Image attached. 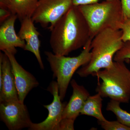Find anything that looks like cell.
<instances>
[{"label":"cell","instance_id":"cell-1","mask_svg":"<svg viewBox=\"0 0 130 130\" xmlns=\"http://www.w3.org/2000/svg\"><path fill=\"white\" fill-rule=\"evenodd\" d=\"M50 31L53 53L60 56L83 48L91 38L86 20L78 7L73 5Z\"/></svg>","mask_w":130,"mask_h":130},{"label":"cell","instance_id":"cell-2","mask_svg":"<svg viewBox=\"0 0 130 130\" xmlns=\"http://www.w3.org/2000/svg\"><path fill=\"white\" fill-rule=\"evenodd\" d=\"M121 36V30L107 29L94 37L91 44L90 60L77 71L79 76L85 77L111 66L115 55L124 44Z\"/></svg>","mask_w":130,"mask_h":130},{"label":"cell","instance_id":"cell-3","mask_svg":"<svg viewBox=\"0 0 130 130\" xmlns=\"http://www.w3.org/2000/svg\"><path fill=\"white\" fill-rule=\"evenodd\" d=\"M78 7L88 25L91 38L106 29L120 30L124 20L120 0L102 1Z\"/></svg>","mask_w":130,"mask_h":130},{"label":"cell","instance_id":"cell-4","mask_svg":"<svg viewBox=\"0 0 130 130\" xmlns=\"http://www.w3.org/2000/svg\"><path fill=\"white\" fill-rule=\"evenodd\" d=\"M101 79L96 91L103 98H109L120 103H128L130 100V71L124 61H114L108 68L92 75Z\"/></svg>","mask_w":130,"mask_h":130},{"label":"cell","instance_id":"cell-5","mask_svg":"<svg viewBox=\"0 0 130 130\" xmlns=\"http://www.w3.org/2000/svg\"><path fill=\"white\" fill-rule=\"evenodd\" d=\"M91 38L84 46L79 55L74 57L56 55L49 51H45L47 60L49 63L53 77L57 79L59 92L61 101L66 96L69 84L75 72L81 67L87 64L91 59Z\"/></svg>","mask_w":130,"mask_h":130},{"label":"cell","instance_id":"cell-6","mask_svg":"<svg viewBox=\"0 0 130 130\" xmlns=\"http://www.w3.org/2000/svg\"><path fill=\"white\" fill-rule=\"evenodd\" d=\"M72 6V0H38L32 20L50 30Z\"/></svg>","mask_w":130,"mask_h":130},{"label":"cell","instance_id":"cell-7","mask_svg":"<svg viewBox=\"0 0 130 130\" xmlns=\"http://www.w3.org/2000/svg\"><path fill=\"white\" fill-rule=\"evenodd\" d=\"M0 118L10 130L29 128L32 123L27 107L19 100L0 103Z\"/></svg>","mask_w":130,"mask_h":130},{"label":"cell","instance_id":"cell-8","mask_svg":"<svg viewBox=\"0 0 130 130\" xmlns=\"http://www.w3.org/2000/svg\"><path fill=\"white\" fill-rule=\"evenodd\" d=\"M47 90L53 96V100L51 104L43 106L48 111L47 117L41 123H32L29 130H59L63 119V110L67 104L61 102L57 81H52L48 88Z\"/></svg>","mask_w":130,"mask_h":130},{"label":"cell","instance_id":"cell-9","mask_svg":"<svg viewBox=\"0 0 130 130\" xmlns=\"http://www.w3.org/2000/svg\"><path fill=\"white\" fill-rule=\"evenodd\" d=\"M3 52L9 58L11 64L19 100L20 102L24 103L28 93L32 89L39 85V82L33 75L19 64L15 58V55L7 51Z\"/></svg>","mask_w":130,"mask_h":130},{"label":"cell","instance_id":"cell-10","mask_svg":"<svg viewBox=\"0 0 130 130\" xmlns=\"http://www.w3.org/2000/svg\"><path fill=\"white\" fill-rule=\"evenodd\" d=\"M2 78L0 83V103L19 100L11 62L5 53H0Z\"/></svg>","mask_w":130,"mask_h":130},{"label":"cell","instance_id":"cell-11","mask_svg":"<svg viewBox=\"0 0 130 130\" xmlns=\"http://www.w3.org/2000/svg\"><path fill=\"white\" fill-rule=\"evenodd\" d=\"M18 18L16 14L11 17L1 25L0 27V50L15 55L16 48H24L26 43L16 34L14 24Z\"/></svg>","mask_w":130,"mask_h":130},{"label":"cell","instance_id":"cell-12","mask_svg":"<svg viewBox=\"0 0 130 130\" xmlns=\"http://www.w3.org/2000/svg\"><path fill=\"white\" fill-rule=\"evenodd\" d=\"M21 22V26L18 35L25 42L24 50L30 51L34 54L40 67L42 70H44V65L40 54V32L35 27L32 18L24 19Z\"/></svg>","mask_w":130,"mask_h":130},{"label":"cell","instance_id":"cell-13","mask_svg":"<svg viewBox=\"0 0 130 130\" xmlns=\"http://www.w3.org/2000/svg\"><path fill=\"white\" fill-rule=\"evenodd\" d=\"M70 83L73 89L72 94L64 108L62 117L63 119L75 121L80 114L86 100L90 95L85 88L78 85L75 79H72Z\"/></svg>","mask_w":130,"mask_h":130},{"label":"cell","instance_id":"cell-14","mask_svg":"<svg viewBox=\"0 0 130 130\" xmlns=\"http://www.w3.org/2000/svg\"><path fill=\"white\" fill-rule=\"evenodd\" d=\"M38 0H12L9 10L16 14L20 21L32 18L37 7Z\"/></svg>","mask_w":130,"mask_h":130},{"label":"cell","instance_id":"cell-15","mask_svg":"<svg viewBox=\"0 0 130 130\" xmlns=\"http://www.w3.org/2000/svg\"><path fill=\"white\" fill-rule=\"evenodd\" d=\"M99 93L89 96L81 110L80 115L92 116L99 121L107 120L102 111L103 99Z\"/></svg>","mask_w":130,"mask_h":130},{"label":"cell","instance_id":"cell-16","mask_svg":"<svg viewBox=\"0 0 130 130\" xmlns=\"http://www.w3.org/2000/svg\"><path fill=\"white\" fill-rule=\"evenodd\" d=\"M120 103L111 100L108 103L106 110L112 112L116 115L118 121L130 128V113L121 108Z\"/></svg>","mask_w":130,"mask_h":130},{"label":"cell","instance_id":"cell-17","mask_svg":"<svg viewBox=\"0 0 130 130\" xmlns=\"http://www.w3.org/2000/svg\"><path fill=\"white\" fill-rule=\"evenodd\" d=\"M130 60V41L124 42L123 46L114 57V61H124Z\"/></svg>","mask_w":130,"mask_h":130},{"label":"cell","instance_id":"cell-18","mask_svg":"<svg viewBox=\"0 0 130 130\" xmlns=\"http://www.w3.org/2000/svg\"><path fill=\"white\" fill-rule=\"evenodd\" d=\"M99 124L105 130H130V128L121 124L118 121H98Z\"/></svg>","mask_w":130,"mask_h":130},{"label":"cell","instance_id":"cell-19","mask_svg":"<svg viewBox=\"0 0 130 130\" xmlns=\"http://www.w3.org/2000/svg\"><path fill=\"white\" fill-rule=\"evenodd\" d=\"M122 31L121 38L123 41H130V18L124 19L120 26Z\"/></svg>","mask_w":130,"mask_h":130},{"label":"cell","instance_id":"cell-20","mask_svg":"<svg viewBox=\"0 0 130 130\" xmlns=\"http://www.w3.org/2000/svg\"><path fill=\"white\" fill-rule=\"evenodd\" d=\"M74 120L69 119H63L59 126V130H74Z\"/></svg>","mask_w":130,"mask_h":130},{"label":"cell","instance_id":"cell-21","mask_svg":"<svg viewBox=\"0 0 130 130\" xmlns=\"http://www.w3.org/2000/svg\"><path fill=\"white\" fill-rule=\"evenodd\" d=\"M124 19L130 18V0H120Z\"/></svg>","mask_w":130,"mask_h":130},{"label":"cell","instance_id":"cell-22","mask_svg":"<svg viewBox=\"0 0 130 130\" xmlns=\"http://www.w3.org/2000/svg\"><path fill=\"white\" fill-rule=\"evenodd\" d=\"M12 13L7 8L0 7V24L1 25L12 15Z\"/></svg>","mask_w":130,"mask_h":130},{"label":"cell","instance_id":"cell-23","mask_svg":"<svg viewBox=\"0 0 130 130\" xmlns=\"http://www.w3.org/2000/svg\"><path fill=\"white\" fill-rule=\"evenodd\" d=\"M115 1V0H72L73 6H78L81 5H89L92 3L100 2L101 1Z\"/></svg>","mask_w":130,"mask_h":130},{"label":"cell","instance_id":"cell-24","mask_svg":"<svg viewBox=\"0 0 130 130\" xmlns=\"http://www.w3.org/2000/svg\"><path fill=\"white\" fill-rule=\"evenodd\" d=\"M12 0H0V7L9 9Z\"/></svg>","mask_w":130,"mask_h":130}]
</instances>
